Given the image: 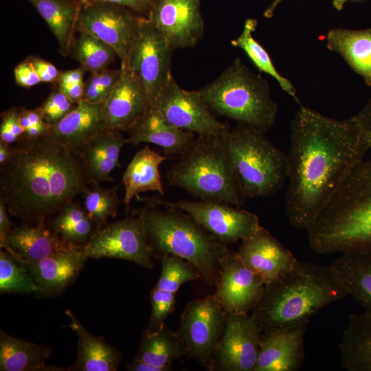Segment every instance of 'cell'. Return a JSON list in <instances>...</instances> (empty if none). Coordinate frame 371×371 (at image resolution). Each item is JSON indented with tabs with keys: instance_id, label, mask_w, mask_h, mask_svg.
Wrapping results in <instances>:
<instances>
[{
	"instance_id": "cell-6",
	"label": "cell",
	"mask_w": 371,
	"mask_h": 371,
	"mask_svg": "<svg viewBox=\"0 0 371 371\" xmlns=\"http://www.w3.org/2000/svg\"><path fill=\"white\" fill-rule=\"evenodd\" d=\"M166 177L198 199L223 202L240 207L245 200L223 135L196 136L179 156Z\"/></svg>"
},
{
	"instance_id": "cell-55",
	"label": "cell",
	"mask_w": 371,
	"mask_h": 371,
	"mask_svg": "<svg viewBox=\"0 0 371 371\" xmlns=\"http://www.w3.org/2000/svg\"><path fill=\"white\" fill-rule=\"evenodd\" d=\"M283 0H273L271 3L265 9V10L263 12L264 17L267 19H270L273 16L274 11L276 10L278 5Z\"/></svg>"
},
{
	"instance_id": "cell-42",
	"label": "cell",
	"mask_w": 371,
	"mask_h": 371,
	"mask_svg": "<svg viewBox=\"0 0 371 371\" xmlns=\"http://www.w3.org/2000/svg\"><path fill=\"white\" fill-rule=\"evenodd\" d=\"M20 121V107L13 106L1 114L0 142L13 144L24 135Z\"/></svg>"
},
{
	"instance_id": "cell-50",
	"label": "cell",
	"mask_w": 371,
	"mask_h": 371,
	"mask_svg": "<svg viewBox=\"0 0 371 371\" xmlns=\"http://www.w3.org/2000/svg\"><path fill=\"white\" fill-rule=\"evenodd\" d=\"M109 93L93 85L85 82L83 100L91 103H103L109 96Z\"/></svg>"
},
{
	"instance_id": "cell-43",
	"label": "cell",
	"mask_w": 371,
	"mask_h": 371,
	"mask_svg": "<svg viewBox=\"0 0 371 371\" xmlns=\"http://www.w3.org/2000/svg\"><path fill=\"white\" fill-rule=\"evenodd\" d=\"M20 121L25 132L23 136L30 139L45 135L51 126L43 120L36 109L20 107Z\"/></svg>"
},
{
	"instance_id": "cell-21",
	"label": "cell",
	"mask_w": 371,
	"mask_h": 371,
	"mask_svg": "<svg viewBox=\"0 0 371 371\" xmlns=\"http://www.w3.org/2000/svg\"><path fill=\"white\" fill-rule=\"evenodd\" d=\"M105 130L102 103L82 100L64 118L51 125L44 136L78 154L90 139Z\"/></svg>"
},
{
	"instance_id": "cell-8",
	"label": "cell",
	"mask_w": 371,
	"mask_h": 371,
	"mask_svg": "<svg viewBox=\"0 0 371 371\" xmlns=\"http://www.w3.org/2000/svg\"><path fill=\"white\" fill-rule=\"evenodd\" d=\"M265 133L239 124L223 138L245 197L269 196L282 188L287 175V157Z\"/></svg>"
},
{
	"instance_id": "cell-51",
	"label": "cell",
	"mask_w": 371,
	"mask_h": 371,
	"mask_svg": "<svg viewBox=\"0 0 371 371\" xmlns=\"http://www.w3.org/2000/svg\"><path fill=\"white\" fill-rule=\"evenodd\" d=\"M354 116L360 123L371 144V98L363 108Z\"/></svg>"
},
{
	"instance_id": "cell-17",
	"label": "cell",
	"mask_w": 371,
	"mask_h": 371,
	"mask_svg": "<svg viewBox=\"0 0 371 371\" xmlns=\"http://www.w3.org/2000/svg\"><path fill=\"white\" fill-rule=\"evenodd\" d=\"M265 286L262 278L244 264L236 251L229 249L221 262L214 295L226 312L249 313Z\"/></svg>"
},
{
	"instance_id": "cell-41",
	"label": "cell",
	"mask_w": 371,
	"mask_h": 371,
	"mask_svg": "<svg viewBox=\"0 0 371 371\" xmlns=\"http://www.w3.org/2000/svg\"><path fill=\"white\" fill-rule=\"evenodd\" d=\"M76 105L57 87L36 109L46 123L53 125L64 118Z\"/></svg>"
},
{
	"instance_id": "cell-10",
	"label": "cell",
	"mask_w": 371,
	"mask_h": 371,
	"mask_svg": "<svg viewBox=\"0 0 371 371\" xmlns=\"http://www.w3.org/2000/svg\"><path fill=\"white\" fill-rule=\"evenodd\" d=\"M225 319L226 311L214 295L189 302L182 312L176 333L187 356L208 370H212Z\"/></svg>"
},
{
	"instance_id": "cell-31",
	"label": "cell",
	"mask_w": 371,
	"mask_h": 371,
	"mask_svg": "<svg viewBox=\"0 0 371 371\" xmlns=\"http://www.w3.org/2000/svg\"><path fill=\"white\" fill-rule=\"evenodd\" d=\"M52 352L49 347L17 339L0 330L1 371L69 370L45 365Z\"/></svg>"
},
{
	"instance_id": "cell-47",
	"label": "cell",
	"mask_w": 371,
	"mask_h": 371,
	"mask_svg": "<svg viewBox=\"0 0 371 371\" xmlns=\"http://www.w3.org/2000/svg\"><path fill=\"white\" fill-rule=\"evenodd\" d=\"M121 74V69H104L98 72L91 74L86 81L88 83L98 87L110 93L113 87L118 80Z\"/></svg>"
},
{
	"instance_id": "cell-3",
	"label": "cell",
	"mask_w": 371,
	"mask_h": 371,
	"mask_svg": "<svg viewBox=\"0 0 371 371\" xmlns=\"http://www.w3.org/2000/svg\"><path fill=\"white\" fill-rule=\"evenodd\" d=\"M347 296L330 266L298 261L265 285L250 313L265 333L308 323L321 309Z\"/></svg>"
},
{
	"instance_id": "cell-26",
	"label": "cell",
	"mask_w": 371,
	"mask_h": 371,
	"mask_svg": "<svg viewBox=\"0 0 371 371\" xmlns=\"http://www.w3.org/2000/svg\"><path fill=\"white\" fill-rule=\"evenodd\" d=\"M65 314L71 319L69 327L78 337L76 361L69 370H117L121 360L120 352L107 344L104 337L90 333L70 310L67 309Z\"/></svg>"
},
{
	"instance_id": "cell-12",
	"label": "cell",
	"mask_w": 371,
	"mask_h": 371,
	"mask_svg": "<svg viewBox=\"0 0 371 371\" xmlns=\"http://www.w3.org/2000/svg\"><path fill=\"white\" fill-rule=\"evenodd\" d=\"M151 106L168 122L196 136L221 135L229 127L212 114L199 90L183 89L173 77Z\"/></svg>"
},
{
	"instance_id": "cell-48",
	"label": "cell",
	"mask_w": 371,
	"mask_h": 371,
	"mask_svg": "<svg viewBox=\"0 0 371 371\" xmlns=\"http://www.w3.org/2000/svg\"><path fill=\"white\" fill-rule=\"evenodd\" d=\"M4 201L0 199V247L7 248V238L10 232V221Z\"/></svg>"
},
{
	"instance_id": "cell-4",
	"label": "cell",
	"mask_w": 371,
	"mask_h": 371,
	"mask_svg": "<svg viewBox=\"0 0 371 371\" xmlns=\"http://www.w3.org/2000/svg\"><path fill=\"white\" fill-rule=\"evenodd\" d=\"M306 231L319 254L371 252V159L352 168Z\"/></svg>"
},
{
	"instance_id": "cell-52",
	"label": "cell",
	"mask_w": 371,
	"mask_h": 371,
	"mask_svg": "<svg viewBox=\"0 0 371 371\" xmlns=\"http://www.w3.org/2000/svg\"><path fill=\"white\" fill-rule=\"evenodd\" d=\"M85 71L82 67H80L74 69L61 72L57 85L85 83L83 77Z\"/></svg>"
},
{
	"instance_id": "cell-1",
	"label": "cell",
	"mask_w": 371,
	"mask_h": 371,
	"mask_svg": "<svg viewBox=\"0 0 371 371\" xmlns=\"http://www.w3.org/2000/svg\"><path fill=\"white\" fill-rule=\"evenodd\" d=\"M371 148L353 115L337 120L302 106L291 123L285 210L289 223L306 229L352 168Z\"/></svg>"
},
{
	"instance_id": "cell-19",
	"label": "cell",
	"mask_w": 371,
	"mask_h": 371,
	"mask_svg": "<svg viewBox=\"0 0 371 371\" xmlns=\"http://www.w3.org/2000/svg\"><path fill=\"white\" fill-rule=\"evenodd\" d=\"M236 252L244 264L262 278L265 285L298 262L293 254L262 226L241 240Z\"/></svg>"
},
{
	"instance_id": "cell-34",
	"label": "cell",
	"mask_w": 371,
	"mask_h": 371,
	"mask_svg": "<svg viewBox=\"0 0 371 371\" xmlns=\"http://www.w3.org/2000/svg\"><path fill=\"white\" fill-rule=\"evenodd\" d=\"M66 244L83 247L100 229L83 206L72 202L63 207L47 223Z\"/></svg>"
},
{
	"instance_id": "cell-49",
	"label": "cell",
	"mask_w": 371,
	"mask_h": 371,
	"mask_svg": "<svg viewBox=\"0 0 371 371\" xmlns=\"http://www.w3.org/2000/svg\"><path fill=\"white\" fill-rule=\"evenodd\" d=\"M58 89L73 102L78 104L83 100L85 83L57 85Z\"/></svg>"
},
{
	"instance_id": "cell-56",
	"label": "cell",
	"mask_w": 371,
	"mask_h": 371,
	"mask_svg": "<svg viewBox=\"0 0 371 371\" xmlns=\"http://www.w3.org/2000/svg\"><path fill=\"white\" fill-rule=\"evenodd\" d=\"M350 0H332V3L334 8L340 11L344 8V4L346 2ZM353 1H358V0H353Z\"/></svg>"
},
{
	"instance_id": "cell-54",
	"label": "cell",
	"mask_w": 371,
	"mask_h": 371,
	"mask_svg": "<svg viewBox=\"0 0 371 371\" xmlns=\"http://www.w3.org/2000/svg\"><path fill=\"white\" fill-rule=\"evenodd\" d=\"M15 153V146L0 142V166L7 164Z\"/></svg>"
},
{
	"instance_id": "cell-36",
	"label": "cell",
	"mask_w": 371,
	"mask_h": 371,
	"mask_svg": "<svg viewBox=\"0 0 371 371\" xmlns=\"http://www.w3.org/2000/svg\"><path fill=\"white\" fill-rule=\"evenodd\" d=\"M78 32L71 45L74 58L91 74L108 68L117 56L114 49L89 33Z\"/></svg>"
},
{
	"instance_id": "cell-28",
	"label": "cell",
	"mask_w": 371,
	"mask_h": 371,
	"mask_svg": "<svg viewBox=\"0 0 371 371\" xmlns=\"http://www.w3.org/2000/svg\"><path fill=\"white\" fill-rule=\"evenodd\" d=\"M347 291L371 315V252H348L330 265Z\"/></svg>"
},
{
	"instance_id": "cell-29",
	"label": "cell",
	"mask_w": 371,
	"mask_h": 371,
	"mask_svg": "<svg viewBox=\"0 0 371 371\" xmlns=\"http://www.w3.org/2000/svg\"><path fill=\"white\" fill-rule=\"evenodd\" d=\"M326 46L339 54L348 65L371 87V27L335 28L326 36Z\"/></svg>"
},
{
	"instance_id": "cell-45",
	"label": "cell",
	"mask_w": 371,
	"mask_h": 371,
	"mask_svg": "<svg viewBox=\"0 0 371 371\" xmlns=\"http://www.w3.org/2000/svg\"><path fill=\"white\" fill-rule=\"evenodd\" d=\"M14 76L16 83L24 88H30L41 82L29 58L14 68Z\"/></svg>"
},
{
	"instance_id": "cell-53",
	"label": "cell",
	"mask_w": 371,
	"mask_h": 371,
	"mask_svg": "<svg viewBox=\"0 0 371 371\" xmlns=\"http://www.w3.org/2000/svg\"><path fill=\"white\" fill-rule=\"evenodd\" d=\"M126 369L130 371H166L159 366L135 359L127 365Z\"/></svg>"
},
{
	"instance_id": "cell-11",
	"label": "cell",
	"mask_w": 371,
	"mask_h": 371,
	"mask_svg": "<svg viewBox=\"0 0 371 371\" xmlns=\"http://www.w3.org/2000/svg\"><path fill=\"white\" fill-rule=\"evenodd\" d=\"M147 199L159 205L187 213L225 245L243 240L261 226L255 214L223 202L203 199L175 201L157 198Z\"/></svg>"
},
{
	"instance_id": "cell-2",
	"label": "cell",
	"mask_w": 371,
	"mask_h": 371,
	"mask_svg": "<svg viewBox=\"0 0 371 371\" xmlns=\"http://www.w3.org/2000/svg\"><path fill=\"white\" fill-rule=\"evenodd\" d=\"M0 166V199L11 215L38 223L56 215L88 188L79 155L45 136H23Z\"/></svg>"
},
{
	"instance_id": "cell-40",
	"label": "cell",
	"mask_w": 371,
	"mask_h": 371,
	"mask_svg": "<svg viewBox=\"0 0 371 371\" xmlns=\"http://www.w3.org/2000/svg\"><path fill=\"white\" fill-rule=\"evenodd\" d=\"M176 293L154 287L150 292L151 315L144 332L153 333L166 324L165 319L174 310Z\"/></svg>"
},
{
	"instance_id": "cell-38",
	"label": "cell",
	"mask_w": 371,
	"mask_h": 371,
	"mask_svg": "<svg viewBox=\"0 0 371 371\" xmlns=\"http://www.w3.org/2000/svg\"><path fill=\"white\" fill-rule=\"evenodd\" d=\"M39 287L24 263L7 251H0V292L39 293Z\"/></svg>"
},
{
	"instance_id": "cell-18",
	"label": "cell",
	"mask_w": 371,
	"mask_h": 371,
	"mask_svg": "<svg viewBox=\"0 0 371 371\" xmlns=\"http://www.w3.org/2000/svg\"><path fill=\"white\" fill-rule=\"evenodd\" d=\"M120 76L102 103L108 130L120 132L128 129L151 106L142 84L126 65H121Z\"/></svg>"
},
{
	"instance_id": "cell-25",
	"label": "cell",
	"mask_w": 371,
	"mask_h": 371,
	"mask_svg": "<svg viewBox=\"0 0 371 371\" xmlns=\"http://www.w3.org/2000/svg\"><path fill=\"white\" fill-rule=\"evenodd\" d=\"M41 220L34 226L26 224L11 229L5 249L24 263L38 260L60 250L73 247L66 244Z\"/></svg>"
},
{
	"instance_id": "cell-32",
	"label": "cell",
	"mask_w": 371,
	"mask_h": 371,
	"mask_svg": "<svg viewBox=\"0 0 371 371\" xmlns=\"http://www.w3.org/2000/svg\"><path fill=\"white\" fill-rule=\"evenodd\" d=\"M54 35L63 56L71 51L79 7L73 0H27Z\"/></svg>"
},
{
	"instance_id": "cell-44",
	"label": "cell",
	"mask_w": 371,
	"mask_h": 371,
	"mask_svg": "<svg viewBox=\"0 0 371 371\" xmlns=\"http://www.w3.org/2000/svg\"><path fill=\"white\" fill-rule=\"evenodd\" d=\"M80 8L93 3H106L117 5L135 13L148 18L154 0H73Z\"/></svg>"
},
{
	"instance_id": "cell-30",
	"label": "cell",
	"mask_w": 371,
	"mask_h": 371,
	"mask_svg": "<svg viewBox=\"0 0 371 371\" xmlns=\"http://www.w3.org/2000/svg\"><path fill=\"white\" fill-rule=\"evenodd\" d=\"M342 366L348 371H371V315H350L339 345Z\"/></svg>"
},
{
	"instance_id": "cell-37",
	"label": "cell",
	"mask_w": 371,
	"mask_h": 371,
	"mask_svg": "<svg viewBox=\"0 0 371 371\" xmlns=\"http://www.w3.org/2000/svg\"><path fill=\"white\" fill-rule=\"evenodd\" d=\"M83 207L100 229L110 217H115L122 203L117 194V186L105 189L98 183L89 184L82 193Z\"/></svg>"
},
{
	"instance_id": "cell-14",
	"label": "cell",
	"mask_w": 371,
	"mask_h": 371,
	"mask_svg": "<svg viewBox=\"0 0 371 371\" xmlns=\"http://www.w3.org/2000/svg\"><path fill=\"white\" fill-rule=\"evenodd\" d=\"M142 17L117 5L89 3L79 8L76 30L89 33L109 45L122 64Z\"/></svg>"
},
{
	"instance_id": "cell-22",
	"label": "cell",
	"mask_w": 371,
	"mask_h": 371,
	"mask_svg": "<svg viewBox=\"0 0 371 371\" xmlns=\"http://www.w3.org/2000/svg\"><path fill=\"white\" fill-rule=\"evenodd\" d=\"M87 259L82 247H69L24 264L39 287V293L52 294L71 284Z\"/></svg>"
},
{
	"instance_id": "cell-13",
	"label": "cell",
	"mask_w": 371,
	"mask_h": 371,
	"mask_svg": "<svg viewBox=\"0 0 371 371\" xmlns=\"http://www.w3.org/2000/svg\"><path fill=\"white\" fill-rule=\"evenodd\" d=\"M88 258H111L153 267V254L139 210L100 229L82 247Z\"/></svg>"
},
{
	"instance_id": "cell-16",
	"label": "cell",
	"mask_w": 371,
	"mask_h": 371,
	"mask_svg": "<svg viewBox=\"0 0 371 371\" xmlns=\"http://www.w3.org/2000/svg\"><path fill=\"white\" fill-rule=\"evenodd\" d=\"M148 19L173 49L193 47L203 34L199 0H154Z\"/></svg>"
},
{
	"instance_id": "cell-7",
	"label": "cell",
	"mask_w": 371,
	"mask_h": 371,
	"mask_svg": "<svg viewBox=\"0 0 371 371\" xmlns=\"http://www.w3.org/2000/svg\"><path fill=\"white\" fill-rule=\"evenodd\" d=\"M212 112L263 133L274 124L278 107L267 82L240 58L199 90Z\"/></svg>"
},
{
	"instance_id": "cell-23",
	"label": "cell",
	"mask_w": 371,
	"mask_h": 371,
	"mask_svg": "<svg viewBox=\"0 0 371 371\" xmlns=\"http://www.w3.org/2000/svg\"><path fill=\"white\" fill-rule=\"evenodd\" d=\"M126 143L122 132L105 130L90 139L78 152L88 184L112 181L111 172L121 166L120 155Z\"/></svg>"
},
{
	"instance_id": "cell-35",
	"label": "cell",
	"mask_w": 371,
	"mask_h": 371,
	"mask_svg": "<svg viewBox=\"0 0 371 371\" xmlns=\"http://www.w3.org/2000/svg\"><path fill=\"white\" fill-rule=\"evenodd\" d=\"M256 26V20L247 19L244 23L242 32L231 41L232 45L243 49L260 71L273 77L284 91L298 102L296 90L293 84L278 71L268 52L254 38L253 33Z\"/></svg>"
},
{
	"instance_id": "cell-9",
	"label": "cell",
	"mask_w": 371,
	"mask_h": 371,
	"mask_svg": "<svg viewBox=\"0 0 371 371\" xmlns=\"http://www.w3.org/2000/svg\"><path fill=\"white\" fill-rule=\"evenodd\" d=\"M174 49L153 25L142 16L131 43L126 65L138 79L146 92L151 105L172 78L171 56Z\"/></svg>"
},
{
	"instance_id": "cell-15",
	"label": "cell",
	"mask_w": 371,
	"mask_h": 371,
	"mask_svg": "<svg viewBox=\"0 0 371 371\" xmlns=\"http://www.w3.org/2000/svg\"><path fill=\"white\" fill-rule=\"evenodd\" d=\"M262 337V332L250 313L226 312L225 328L214 355L212 370L254 371Z\"/></svg>"
},
{
	"instance_id": "cell-20",
	"label": "cell",
	"mask_w": 371,
	"mask_h": 371,
	"mask_svg": "<svg viewBox=\"0 0 371 371\" xmlns=\"http://www.w3.org/2000/svg\"><path fill=\"white\" fill-rule=\"evenodd\" d=\"M308 323L262 333L254 371H297L304 359Z\"/></svg>"
},
{
	"instance_id": "cell-27",
	"label": "cell",
	"mask_w": 371,
	"mask_h": 371,
	"mask_svg": "<svg viewBox=\"0 0 371 371\" xmlns=\"http://www.w3.org/2000/svg\"><path fill=\"white\" fill-rule=\"evenodd\" d=\"M166 159L148 146L138 150L128 164L122 177L124 186L123 203L128 210L131 200L139 194L156 191L164 194L159 172V166Z\"/></svg>"
},
{
	"instance_id": "cell-5",
	"label": "cell",
	"mask_w": 371,
	"mask_h": 371,
	"mask_svg": "<svg viewBox=\"0 0 371 371\" xmlns=\"http://www.w3.org/2000/svg\"><path fill=\"white\" fill-rule=\"evenodd\" d=\"M139 210L147 240L153 256L166 254L183 258L199 270L201 280L216 287L221 262L229 249L187 213L159 205L144 199ZM161 206V205H160Z\"/></svg>"
},
{
	"instance_id": "cell-46",
	"label": "cell",
	"mask_w": 371,
	"mask_h": 371,
	"mask_svg": "<svg viewBox=\"0 0 371 371\" xmlns=\"http://www.w3.org/2000/svg\"><path fill=\"white\" fill-rule=\"evenodd\" d=\"M29 59L41 82L57 85L61 71L53 64L36 56H30Z\"/></svg>"
},
{
	"instance_id": "cell-33",
	"label": "cell",
	"mask_w": 371,
	"mask_h": 371,
	"mask_svg": "<svg viewBox=\"0 0 371 371\" xmlns=\"http://www.w3.org/2000/svg\"><path fill=\"white\" fill-rule=\"evenodd\" d=\"M187 356L186 349L176 332L166 324L153 333H144L134 359L170 371L172 363Z\"/></svg>"
},
{
	"instance_id": "cell-39",
	"label": "cell",
	"mask_w": 371,
	"mask_h": 371,
	"mask_svg": "<svg viewBox=\"0 0 371 371\" xmlns=\"http://www.w3.org/2000/svg\"><path fill=\"white\" fill-rule=\"evenodd\" d=\"M159 260L161 271L155 288L176 293L183 284L201 280L197 268L183 258L166 254L162 256Z\"/></svg>"
},
{
	"instance_id": "cell-24",
	"label": "cell",
	"mask_w": 371,
	"mask_h": 371,
	"mask_svg": "<svg viewBox=\"0 0 371 371\" xmlns=\"http://www.w3.org/2000/svg\"><path fill=\"white\" fill-rule=\"evenodd\" d=\"M126 143H150L161 147L165 155H181L196 135L168 122L152 106L128 129Z\"/></svg>"
}]
</instances>
